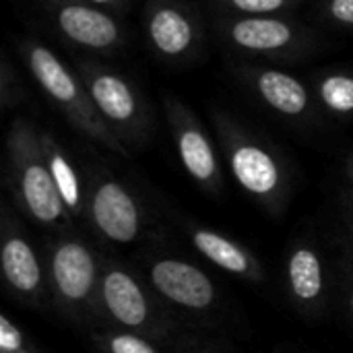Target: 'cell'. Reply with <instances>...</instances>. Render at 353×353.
Segmentation results:
<instances>
[{
    "mask_svg": "<svg viewBox=\"0 0 353 353\" xmlns=\"http://www.w3.org/2000/svg\"><path fill=\"white\" fill-rule=\"evenodd\" d=\"M10 353H43V352H41V347H39L37 343L29 341V343H27V345H23L21 350H17V352H10Z\"/></svg>",
    "mask_w": 353,
    "mask_h": 353,
    "instance_id": "27",
    "label": "cell"
},
{
    "mask_svg": "<svg viewBox=\"0 0 353 353\" xmlns=\"http://www.w3.org/2000/svg\"><path fill=\"white\" fill-rule=\"evenodd\" d=\"M194 353H213V352H205V350H203V352H194Z\"/></svg>",
    "mask_w": 353,
    "mask_h": 353,
    "instance_id": "29",
    "label": "cell"
},
{
    "mask_svg": "<svg viewBox=\"0 0 353 353\" xmlns=\"http://www.w3.org/2000/svg\"><path fill=\"white\" fill-rule=\"evenodd\" d=\"M213 124L234 182L259 207L281 215L292 192L290 168L283 155L223 112L213 114Z\"/></svg>",
    "mask_w": 353,
    "mask_h": 353,
    "instance_id": "1",
    "label": "cell"
},
{
    "mask_svg": "<svg viewBox=\"0 0 353 353\" xmlns=\"http://www.w3.org/2000/svg\"><path fill=\"white\" fill-rule=\"evenodd\" d=\"M19 52L41 93L83 137L120 157H130V151L97 112L79 70H72L56 52L35 37H25Z\"/></svg>",
    "mask_w": 353,
    "mask_h": 353,
    "instance_id": "3",
    "label": "cell"
},
{
    "mask_svg": "<svg viewBox=\"0 0 353 353\" xmlns=\"http://www.w3.org/2000/svg\"><path fill=\"white\" fill-rule=\"evenodd\" d=\"M87 2L97 4V6H101V8H108V10L116 12V10H122V8L126 6L128 0H87Z\"/></svg>",
    "mask_w": 353,
    "mask_h": 353,
    "instance_id": "26",
    "label": "cell"
},
{
    "mask_svg": "<svg viewBox=\"0 0 353 353\" xmlns=\"http://www.w3.org/2000/svg\"><path fill=\"white\" fill-rule=\"evenodd\" d=\"M23 99V85L19 81L17 70L12 68L10 60L4 56L0 62V108L2 112H10Z\"/></svg>",
    "mask_w": 353,
    "mask_h": 353,
    "instance_id": "21",
    "label": "cell"
},
{
    "mask_svg": "<svg viewBox=\"0 0 353 353\" xmlns=\"http://www.w3.org/2000/svg\"><path fill=\"white\" fill-rule=\"evenodd\" d=\"M343 219H345V228L350 232V240H352L353 244V192L352 196L347 199L345 207H343Z\"/></svg>",
    "mask_w": 353,
    "mask_h": 353,
    "instance_id": "25",
    "label": "cell"
},
{
    "mask_svg": "<svg viewBox=\"0 0 353 353\" xmlns=\"http://www.w3.org/2000/svg\"><path fill=\"white\" fill-rule=\"evenodd\" d=\"M39 134H41L43 157L48 161L50 174L54 178L56 190H58L64 207L68 209L72 219L85 217V209H87V180L81 176V172L77 170V165L70 159L68 151L60 145V141L52 132L39 130Z\"/></svg>",
    "mask_w": 353,
    "mask_h": 353,
    "instance_id": "17",
    "label": "cell"
},
{
    "mask_svg": "<svg viewBox=\"0 0 353 353\" xmlns=\"http://www.w3.org/2000/svg\"><path fill=\"white\" fill-rule=\"evenodd\" d=\"M350 263H352V265H353V256H352V259H350Z\"/></svg>",
    "mask_w": 353,
    "mask_h": 353,
    "instance_id": "30",
    "label": "cell"
},
{
    "mask_svg": "<svg viewBox=\"0 0 353 353\" xmlns=\"http://www.w3.org/2000/svg\"><path fill=\"white\" fill-rule=\"evenodd\" d=\"M321 10L329 23L353 31V0H321Z\"/></svg>",
    "mask_w": 353,
    "mask_h": 353,
    "instance_id": "22",
    "label": "cell"
},
{
    "mask_svg": "<svg viewBox=\"0 0 353 353\" xmlns=\"http://www.w3.org/2000/svg\"><path fill=\"white\" fill-rule=\"evenodd\" d=\"M244 85L275 114L292 122H308L316 112L314 91L296 74L269 66H242Z\"/></svg>",
    "mask_w": 353,
    "mask_h": 353,
    "instance_id": "14",
    "label": "cell"
},
{
    "mask_svg": "<svg viewBox=\"0 0 353 353\" xmlns=\"http://www.w3.org/2000/svg\"><path fill=\"white\" fill-rule=\"evenodd\" d=\"M0 223V269L4 285L14 300L35 308L50 294L46 263L8 207L2 209Z\"/></svg>",
    "mask_w": 353,
    "mask_h": 353,
    "instance_id": "11",
    "label": "cell"
},
{
    "mask_svg": "<svg viewBox=\"0 0 353 353\" xmlns=\"http://www.w3.org/2000/svg\"><path fill=\"white\" fill-rule=\"evenodd\" d=\"M285 288L292 304L306 316H319L327 306L329 277L323 252L312 242H296L285 261Z\"/></svg>",
    "mask_w": 353,
    "mask_h": 353,
    "instance_id": "15",
    "label": "cell"
},
{
    "mask_svg": "<svg viewBox=\"0 0 353 353\" xmlns=\"http://www.w3.org/2000/svg\"><path fill=\"white\" fill-rule=\"evenodd\" d=\"M188 238L194 250L201 256H205L209 263H213L217 269L242 281L259 283L265 279V271L259 259L254 256V252L246 248L244 244H240L238 240L205 225H190Z\"/></svg>",
    "mask_w": 353,
    "mask_h": 353,
    "instance_id": "16",
    "label": "cell"
},
{
    "mask_svg": "<svg viewBox=\"0 0 353 353\" xmlns=\"http://www.w3.org/2000/svg\"><path fill=\"white\" fill-rule=\"evenodd\" d=\"M29 341L31 339L21 331V327L8 314L0 316V353L17 352L23 345H27Z\"/></svg>",
    "mask_w": 353,
    "mask_h": 353,
    "instance_id": "23",
    "label": "cell"
},
{
    "mask_svg": "<svg viewBox=\"0 0 353 353\" xmlns=\"http://www.w3.org/2000/svg\"><path fill=\"white\" fill-rule=\"evenodd\" d=\"M217 27L230 48L248 56L290 58L310 46L304 25L285 14H223Z\"/></svg>",
    "mask_w": 353,
    "mask_h": 353,
    "instance_id": "8",
    "label": "cell"
},
{
    "mask_svg": "<svg viewBox=\"0 0 353 353\" xmlns=\"http://www.w3.org/2000/svg\"><path fill=\"white\" fill-rule=\"evenodd\" d=\"M56 31L72 46L95 52L116 54L124 46L126 33L120 19L87 0H39Z\"/></svg>",
    "mask_w": 353,
    "mask_h": 353,
    "instance_id": "10",
    "label": "cell"
},
{
    "mask_svg": "<svg viewBox=\"0 0 353 353\" xmlns=\"http://www.w3.org/2000/svg\"><path fill=\"white\" fill-rule=\"evenodd\" d=\"M6 180L14 205L37 225L58 232L72 230L41 149L39 128L27 118H14L6 134Z\"/></svg>",
    "mask_w": 353,
    "mask_h": 353,
    "instance_id": "2",
    "label": "cell"
},
{
    "mask_svg": "<svg viewBox=\"0 0 353 353\" xmlns=\"http://www.w3.org/2000/svg\"><path fill=\"white\" fill-rule=\"evenodd\" d=\"M97 316L105 321L110 329L134 331L153 339L163 337L172 329L157 302V294L149 290L137 273L116 261H103Z\"/></svg>",
    "mask_w": 353,
    "mask_h": 353,
    "instance_id": "5",
    "label": "cell"
},
{
    "mask_svg": "<svg viewBox=\"0 0 353 353\" xmlns=\"http://www.w3.org/2000/svg\"><path fill=\"white\" fill-rule=\"evenodd\" d=\"M312 91L319 108L331 118H353V70L331 68L321 72L312 85Z\"/></svg>",
    "mask_w": 353,
    "mask_h": 353,
    "instance_id": "18",
    "label": "cell"
},
{
    "mask_svg": "<svg viewBox=\"0 0 353 353\" xmlns=\"http://www.w3.org/2000/svg\"><path fill=\"white\" fill-rule=\"evenodd\" d=\"M345 176H347V182H350V186L353 188V155L350 157V161L345 163Z\"/></svg>",
    "mask_w": 353,
    "mask_h": 353,
    "instance_id": "28",
    "label": "cell"
},
{
    "mask_svg": "<svg viewBox=\"0 0 353 353\" xmlns=\"http://www.w3.org/2000/svg\"><path fill=\"white\" fill-rule=\"evenodd\" d=\"M95 343L103 353H161L153 337L124 329H108L97 333Z\"/></svg>",
    "mask_w": 353,
    "mask_h": 353,
    "instance_id": "19",
    "label": "cell"
},
{
    "mask_svg": "<svg viewBox=\"0 0 353 353\" xmlns=\"http://www.w3.org/2000/svg\"><path fill=\"white\" fill-rule=\"evenodd\" d=\"M343 304L353 321V265L347 263V269H343Z\"/></svg>",
    "mask_w": 353,
    "mask_h": 353,
    "instance_id": "24",
    "label": "cell"
},
{
    "mask_svg": "<svg viewBox=\"0 0 353 353\" xmlns=\"http://www.w3.org/2000/svg\"><path fill=\"white\" fill-rule=\"evenodd\" d=\"M143 23L153 54L163 62H186L201 50L203 23L184 0H149Z\"/></svg>",
    "mask_w": 353,
    "mask_h": 353,
    "instance_id": "12",
    "label": "cell"
},
{
    "mask_svg": "<svg viewBox=\"0 0 353 353\" xmlns=\"http://www.w3.org/2000/svg\"><path fill=\"white\" fill-rule=\"evenodd\" d=\"M147 279L151 290L163 302L186 312H209L219 302V290L215 281L194 263L159 256L147 265Z\"/></svg>",
    "mask_w": 353,
    "mask_h": 353,
    "instance_id": "13",
    "label": "cell"
},
{
    "mask_svg": "<svg viewBox=\"0 0 353 353\" xmlns=\"http://www.w3.org/2000/svg\"><path fill=\"white\" fill-rule=\"evenodd\" d=\"M79 74L97 112L120 143L130 153L143 147L151 134V112L139 87L122 72L97 62L79 64Z\"/></svg>",
    "mask_w": 353,
    "mask_h": 353,
    "instance_id": "6",
    "label": "cell"
},
{
    "mask_svg": "<svg viewBox=\"0 0 353 353\" xmlns=\"http://www.w3.org/2000/svg\"><path fill=\"white\" fill-rule=\"evenodd\" d=\"M163 108L184 172L205 192L219 194L223 190V170L211 134L199 116L176 95H168L163 99Z\"/></svg>",
    "mask_w": 353,
    "mask_h": 353,
    "instance_id": "9",
    "label": "cell"
},
{
    "mask_svg": "<svg viewBox=\"0 0 353 353\" xmlns=\"http://www.w3.org/2000/svg\"><path fill=\"white\" fill-rule=\"evenodd\" d=\"M225 14H285L306 0H211Z\"/></svg>",
    "mask_w": 353,
    "mask_h": 353,
    "instance_id": "20",
    "label": "cell"
},
{
    "mask_svg": "<svg viewBox=\"0 0 353 353\" xmlns=\"http://www.w3.org/2000/svg\"><path fill=\"white\" fill-rule=\"evenodd\" d=\"M50 296L56 308L77 321L89 323L97 316V294L103 261L72 230L58 232L46 254Z\"/></svg>",
    "mask_w": 353,
    "mask_h": 353,
    "instance_id": "4",
    "label": "cell"
},
{
    "mask_svg": "<svg viewBox=\"0 0 353 353\" xmlns=\"http://www.w3.org/2000/svg\"><path fill=\"white\" fill-rule=\"evenodd\" d=\"M85 219L99 238L118 246L139 242L145 230V209L139 196L103 168H91L87 174Z\"/></svg>",
    "mask_w": 353,
    "mask_h": 353,
    "instance_id": "7",
    "label": "cell"
}]
</instances>
